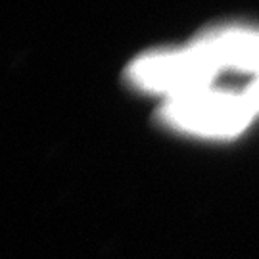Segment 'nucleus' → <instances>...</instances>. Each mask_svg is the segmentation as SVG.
<instances>
[{
  "instance_id": "nucleus-1",
  "label": "nucleus",
  "mask_w": 259,
  "mask_h": 259,
  "mask_svg": "<svg viewBox=\"0 0 259 259\" xmlns=\"http://www.w3.org/2000/svg\"><path fill=\"white\" fill-rule=\"evenodd\" d=\"M255 115L246 94L213 91L211 87L169 98L159 117L171 129L204 139H234L248 129Z\"/></svg>"
},
{
  "instance_id": "nucleus-2",
  "label": "nucleus",
  "mask_w": 259,
  "mask_h": 259,
  "mask_svg": "<svg viewBox=\"0 0 259 259\" xmlns=\"http://www.w3.org/2000/svg\"><path fill=\"white\" fill-rule=\"evenodd\" d=\"M217 73L219 69L194 45L146 52L127 69V77L137 89L163 94L167 100L211 87Z\"/></svg>"
},
{
  "instance_id": "nucleus-3",
  "label": "nucleus",
  "mask_w": 259,
  "mask_h": 259,
  "mask_svg": "<svg viewBox=\"0 0 259 259\" xmlns=\"http://www.w3.org/2000/svg\"><path fill=\"white\" fill-rule=\"evenodd\" d=\"M219 71L234 69L259 79V29L221 25L202 33L192 42Z\"/></svg>"
},
{
  "instance_id": "nucleus-4",
  "label": "nucleus",
  "mask_w": 259,
  "mask_h": 259,
  "mask_svg": "<svg viewBox=\"0 0 259 259\" xmlns=\"http://www.w3.org/2000/svg\"><path fill=\"white\" fill-rule=\"evenodd\" d=\"M244 94H246V98L250 100L253 111H255V113H259V79L251 81L250 87L244 91Z\"/></svg>"
}]
</instances>
